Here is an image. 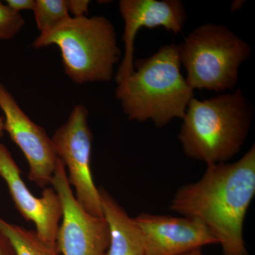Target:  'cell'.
I'll return each mask as SVG.
<instances>
[{
  "label": "cell",
  "instance_id": "11",
  "mask_svg": "<svg viewBox=\"0 0 255 255\" xmlns=\"http://www.w3.org/2000/svg\"><path fill=\"white\" fill-rule=\"evenodd\" d=\"M21 172L11 152L0 142V177L9 189L14 205L27 221L36 226V232L43 241L55 243L63 208L53 188H44L41 197L33 196L21 177Z\"/></svg>",
  "mask_w": 255,
  "mask_h": 255
},
{
  "label": "cell",
  "instance_id": "4",
  "mask_svg": "<svg viewBox=\"0 0 255 255\" xmlns=\"http://www.w3.org/2000/svg\"><path fill=\"white\" fill-rule=\"evenodd\" d=\"M56 45L65 73L76 84L110 82L122 51L113 23L104 16L70 17L50 31L40 33L33 48Z\"/></svg>",
  "mask_w": 255,
  "mask_h": 255
},
{
  "label": "cell",
  "instance_id": "16",
  "mask_svg": "<svg viewBox=\"0 0 255 255\" xmlns=\"http://www.w3.org/2000/svg\"><path fill=\"white\" fill-rule=\"evenodd\" d=\"M89 0H67L69 13L72 17H82L88 14Z\"/></svg>",
  "mask_w": 255,
  "mask_h": 255
},
{
  "label": "cell",
  "instance_id": "15",
  "mask_svg": "<svg viewBox=\"0 0 255 255\" xmlns=\"http://www.w3.org/2000/svg\"><path fill=\"white\" fill-rule=\"evenodd\" d=\"M24 24V18L19 12L0 1V41L14 38Z\"/></svg>",
  "mask_w": 255,
  "mask_h": 255
},
{
  "label": "cell",
  "instance_id": "13",
  "mask_svg": "<svg viewBox=\"0 0 255 255\" xmlns=\"http://www.w3.org/2000/svg\"><path fill=\"white\" fill-rule=\"evenodd\" d=\"M0 230L9 240L15 255H61L55 243L43 241L36 231L11 224L1 218Z\"/></svg>",
  "mask_w": 255,
  "mask_h": 255
},
{
  "label": "cell",
  "instance_id": "6",
  "mask_svg": "<svg viewBox=\"0 0 255 255\" xmlns=\"http://www.w3.org/2000/svg\"><path fill=\"white\" fill-rule=\"evenodd\" d=\"M51 139L55 153L68 168V181L75 187L79 204L92 216L104 217L100 190L90 167L93 135L86 107L75 106L67 122L55 130Z\"/></svg>",
  "mask_w": 255,
  "mask_h": 255
},
{
  "label": "cell",
  "instance_id": "17",
  "mask_svg": "<svg viewBox=\"0 0 255 255\" xmlns=\"http://www.w3.org/2000/svg\"><path fill=\"white\" fill-rule=\"evenodd\" d=\"M6 4L11 9L20 13L23 10L33 11L36 4V0H6Z\"/></svg>",
  "mask_w": 255,
  "mask_h": 255
},
{
  "label": "cell",
  "instance_id": "3",
  "mask_svg": "<svg viewBox=\"0 0 255 255\" xmlns=\"http://www.w3.org/2000/svg\"><path fill=\"white\" fill-rule=\"evenodd\" d=\"M254 111L240 89L188 105L178 135L184 155L206 164L227 162L241 151Z\"/></svg>",
  "mask_w": 255,
  "mask_h": 255
},
{
  "label": "cell",
  "instance_id": "1",
  "mask_svg": "<svg viewBox=\"0 0 255 255\" xmlns=\"http://www.w3.org/2000/svg\"><path fill=\"white\" fill-rule=\"evenodd\" d=\"M255 196V145L233 163L206 164L197 182L176 191L169 209L205 226L223 255H249L243 226Z\"/></svg>",
  "mask_w": 255,
  "mask_h": 255
},
{
  "label": "cell",
  "instance_id": "2",
  "mask_svg": "<svg viewBox=\"0 0 255 255\" xmlns=\"http://www.w3.org/2000/svg\"><path fill=\"white\" fill-rule=\"evenodd\" d=\"M178 45H166L153 55L134 62V72L117 84L116 98L130 121L150 120L163 128L183 119L194 90L181 73Z\"/></svg>",
  "mask_w": 255,
  "mask_h": 255
},
{
  "label": "cell",
  "instance_id": "12",
  "mask_svg": "<svg viewBox=\"0 0 255 255\" xmlns=\"http://www.w3.org/2000/svg\"><path fill=\"white\" fill-rule=\"evenodd\" d=\"M104 217L110 228V246L106 255H145L140 229L112 195L99 188Z\"/></svg>",
  "mask_w": 255,
  "mask_h": 255
},
{
  "label": "cell",
  "instance_id": "9",
  "mask_svg": "<svg viewBox=\"0 0 255 255\" xmlns=\"http://www.w3.org/2000/svg\"><path fill=\"white\" fill-rule=\"evenodd\" d=\"M119 6L124 21V54L115 77L117 84L134 72V43L140 28L162 26L177 34L187 20V11L180 0H121Z\"/></svg>",
  "mask_w": 255,
  "mask_h": 255
},
{
  "label": "cell",
  "instance_id": "5",
  "mask_svg": "<svg viewBox=\"0 0 255 255\" xmlns=\"http://www.w3.org/2000/svg\"><path fill=\"white\" fill-rule=\"evenodd\" d=\"M178 48L188 85L216 92L236 87L240 67L252 55L250 45L234 32L211 23L192 30Z\"/></svg>",
  "mask_w": 255,
  "mask_h": 255
},
{
  "label": "cell",
  "instance_id": "10",
  "mask_svg": "<svg viewBox=\"0 0 255 255\" xmlns=\"http://www.w3.org/2000/svg\"><path fill=\"white\" fill-rule=\"evenodd\" d=\"M134 220L141 233L145 255H184L219 244L205 226L189 218L142 213Z\"/></svg>",
  "mask_w": 255,
  "mask_h": 255
},
{
  "label": "cell",
  "instance_id": "20",
  "mask_svg": "<svg viewBox=\"0 0 255 255\" xmlns=\"http://www.w3.org/2000/svg\"><path fill=\"white\" fill-rule=\"evenodd\" d=\"M184 255H203L201 248H198V249L194 250V251L189 252Z\"/></svg>",
  "mask_w": 255,
  "mask_h": 255
},
{
  "label": "cell",
  "instance_id": "8",
  "mask_svg": "<svg viewBox=\"0 0 255 255\" xmlns=\"http://www.w3.org/2000/svg\"><path fill=\"white\" fill-rule=\"evenodd\" d=\"M0 109L4 113V129L26 157L28 178L38 187L51 183L58 157L52 139L21 110L14 96L0 82Z\"/></svg>",
  "mask_w": 255,
  "mask_h": 255
},
{
  "label": "cell",
  "instance_id": "21",
  "mask_svg": "<svg viewBox=\"0 0 255 255\" xmlns=\"http://www.w3.org/2000/svg\"><path fill=\"white\" fill-rule=\"evenodd\" d=\"M105 255H106V254Z\"/></svg>",
  "mask_w": 255,
  "mask_h": 255
},
{
  "label": "cell",
  "instance_id": "7",
  "mask_svg": "<svg viewBox=\"0 0 255 255\" xmlns=\"http://www.w3.org/2000/svg\"><path fill=\"white\" fill-rule=\"evenodd\" d=\"M61 201L63 216L55 238L61 255H105L110 233L105 217L92 216L77 201L67 171L58 158L51 183Z\"/></svg>",
  "mask_w": 255,
  "mask_h": 255
},
{
  "label": "cell",
  "instance_id": "19",
  "mask_svg": "<svg viewBox=\"0 0 255 255\" xmlns=\"http://www.w3.org/2000/svg\"><path fill=\"white\" fill-rule=\"evenodd\" d=\"M4 117H0V138L3 136V134H4Z\"/></svg>",
  "mask_w": 255,
  "mask_h": 255
},
{
  "label": "cell",
  "instance_id": "14",
  "mask_svg": "<svg viewBox=\"0 0 255 255\" xmlns=\"http://www.w3.org/2000/svg\"><path fill=\"white\" fill-rule=\"evenodd\" d=\"M33 11L40 33L50 31L71 17L67 0H36Z\"/></svg>",
  "mask_w": 255,
  "mask_h": 255
},
{
  "label": "cell",
  "instance_id": "18",
  "mask_svg": "<svg viewBox=\"0 0 255 255\" xmlns=\"http://www.w3.org/2000/svg\"><path fill=\"white\" fill-rule=\"evenodd\" d=\"M0 255H15L14 248L9 240L0 230Z\"/></svg>",
  "mask_w": 255,
  "mask_h": 255
}]
</instances>
